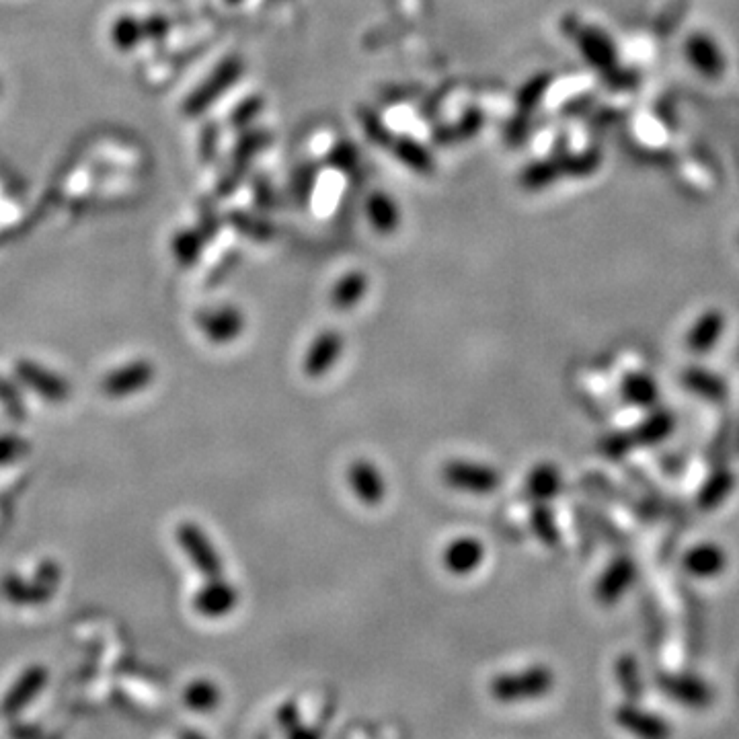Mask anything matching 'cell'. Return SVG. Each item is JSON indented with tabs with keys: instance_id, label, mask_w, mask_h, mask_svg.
Instances as JSON below:
<instances>
[{
	"instance_id": "3",
	"label": "cell",
	"mask_w": 739,
	"mask_h": 739,
	"mask_svg": "<svg viewBox=\"0 0 739 739\" xmlns=\"http://www.w3.org/2000/svg\"><path fill=\"white\" fill-rule=\"evenodd\" d=\"M442 481L460 493L491 495L501 487L503 477L491 464L469 458H452L442 466Z\"/></svg>"
},
{
	"instance_id": "4",
	"label": "cell",
	"mask_w": 739,
	"mask_h": 739,
	"mask_svg": "<svg viewBox=\"0 0 739 739\" xmlns=\"http://www.w3.org/2000/svg\"><path fill=\"white\" fill-rule=\"evenodd\" d=\"M175 540L193 569L202 573L206 579L224 575L222 555L200 524L189 520L181 522L175 530Z\"/></svg>"
},
{
	"instance_id": "18",
	"label": "cell",
	"mask_w": 739,
	"mask_h": 739,
	"mask_svg": "<svg viewBox=\"0 0 739 739\" xmlns=\"http://www.w3.org/2000/svg\"><path fill=\"white\" fill-rule=\"evenodd\" d=\"M183 703L193 713H214L222 705V688L208 678H198L185 686Z\"/></svg>"
},
{
	"instance_id": "6",
	"label": "cell",
	"mask_w": 739,
	"mask_h": 739,
	"mask_svg": "<svg viewBox=\"0 0 739 739\" xmlns=\"http://www.w3.org/2000/svg\"><path fill=\"white\" fill-rule=\"evenodd\" d=\"M241 602V592L235 583L220 577L206 579L204 586L193 594L191 606L204 618H224L237 610Z\"/></svg>"
},
{
	"instance_id": "9",
	"label": "cell",
	"mask_w": 739,
	"mask_h": 739,
	"mask_svg": "<svg viewBox=\"0 0 739 739\" xmlns=\"http://www.w3.org/2000/svg\"><path fill=\"white\" fill-rule=\"evenodd\" d=\"M343 349H345V341L339 331H323L306 349L304 360H302L304 374L310 380L323 378L337 366Z\"/></svg>"
},
{
	"instance_id": "1",
	"label": "cell",
	"mask_w": 739,
	"mask_h": 739,
	"mask_svg": "<svg viewBox=\"0 0 739 739\" xmlns=\"http://www.w3.org/2000/svg\"><path fill=\"white\" fill-rule=\"evenodd\" d=\"M569 31L581 56L586 58L590 68H594L602 76L606 85L620 91L633 89L637 85L635 74L622 66L616 42L612 40L610 33L596 25H583L579 21H573V27Z\"/></svg>"
},
{
	"instance_id": "2",
	"label": "cell",
	"mask_w": 739,
	"mask_h": 739,
	"mask_svg": "<svg viewBox=\"0 0 739 739\" xmlns=\"http://www.w3.org/2000/svg\"><path fill=\"white\" fill-rule=\"evenodd\" d=\"M553 688L555 672L542 664H534L518 672H503L489 682V694L503 705L542 698L551 694Z\"/></svg>"
},
{
	"instance_id": "22",
	"label": "cell",
	"mask_w": 739,
	"mask_h": 739,
	"mask_svg": "<svg viewBox=\"0 0 739 739\" xmlns=\"http://www.w3.org/2000/svg\"><path fill=\"white\" fill-rule=\"evenodd\" d=\"M672 430H674V417L670 413L657 411L639 425L635 442L637 444H657L661 440H666L672 434Z\"/></svg>"
},
{
	"instance_id": "20",
	"label": "cell",
	"mask_w": 739,
	"mask_h": 739,
	"mask_svg": "<svg viewBox=\"0 0 739 739\" xmlns=\"http://www.w3.org/2000/svg\"><path fill=\"white\" fill-rule=\"evenodd\" d=\"M664 688L670 696H674L680 703L692 705V707H703L709 703L711 690L705 682L696 678H684V676H672L664 680Z\"/></svg>"
},
{
	"instance_id": "11",
	"label": "cell",
	"mask_w": 739,
	"mask_h": 739,
	"mask_svg": "<svg viewBox=\"0 0 739 739\" xmlns=\"http://www.w3.org/2000/svg\"><path fill=\"white\" fill-rule=\"evenodd\" d=\"M15 374L19 376L23 384L33 388L37 395L50 403H62L68 399V393H70L68 384L58 374L50 372L48 368L40 366L37 362L19 360L15 364Z\"/></svg>"
},
{
	"instance_id": "16",
	"label": "cell",
	"mask_w": 739,
	"mask_h": 739,
	"mask_svg": "<svg viewBox=\"0 0 739 739\" xmlns=\"http://www.w3.org/2000/svg\"><path fill=\"white\" fill-rule=\"evenodd\" d=\"M684 569L698 579H711L725 571L727 567V555L717 544H698V547L690 549L682 559Z\"/></svg>"
},
{
	"instance_id": "14",
	"label": "cell",
	"mask_w": 739,
	"mask_h": 739,
	"mask_svg": "<svg viewBox=\"0 0 739 739\" xmlns=\"http://www.w3.org/2000/svg\"><path fill=\"white\" fill-rule=\"evenodd\" d=\"M725 323H727L725 315L719 308L705 310V313L692 323L686 335V347L692 354H698V356L711 352V349L717 345V341L723 337Z\"/></svg>"
},
{
	"instance_id": "5",
	"label": "cell",
	"mask_w": 739,
	"mask_h": 739,
	"mask_svg": "<svg viewBox=\"0 0 739 739\" xmlns=\"http://www.w3.org/2000/svg\"><path fill=\"white\" fill-rule=\"evenodd\" d=\"M686 64L707 81H719L727 70V58L715 37L707 31H692L682 44Z\"/></svg>"
},
{
	"instance_id": "17",
	"label": "cell",
	"mask_w": 739,
	"mask_h": 739,
	"mask_svg": "<svg viewBox=\"0 0 739 739\" xmlns=\"http://www.w3.org/2000/svg\"><path fill=\"white\" fill-rule=\"evenodd\" d=\"M563 489L561 471L553 462H540L530 471L526 479V493L534 503H547L557 497Z\"/></svg>"
},
{
	"instance_id": "28",
	"label": "cell",
	"mask_w": 739,
	"mask_h": 739,
	"mask_svg": "<svg viewBox=\"0 0 739 739\" xmlns=\"http://www.w3.org/2000/svg\"><path fill=\"white\" fill-rule=\"evenodd\" d=\"M29 444L13 434H5L0 436V466H5L17 458H21L23 454H27Z\"/></svg>"
},
{
	"instance_id": "10",
	"label": "cell",
	"mask_w": 739,
	"mask_h": 739,
	"mask_svg": "<svg viewBox=\"0 0 739 739\" xmlns=\"http://www.w3.org/2000/svg\"><path fill=\"white\" fill-rule=\"evenodd\" d=\"M487 549L477 536H456L442 553V563L448 573L456 577H469L485 563Z\"/></svg>"
},
{
	"instance_id": "27",
	"label": "cell",
	"mask_w": 739,
	"mask_h": 739,
	"mask_svg": "<svg viewBox=\"0 0 739 739\" xmlns=\"http://www.w3.org/2000/svg\"><path fill=\"white\" fill-rule=\"evenodd\" d=\"M364 292H366V280L364 276H352V278H345L335 294H333V304L337 308H352L356 306L362 298H364Z\"/></svg>"
},
{
	"instance_id": "12",
	"label": "cell",
	"mask_w": 739,
	"mask_h": 739,
	"mask_svg": "<svg viewBox=\"0 0 739 739\" xmlns=\"http://www.w3.org/2000/svg\"><path fill=\"white\" fill-rule=\"evenodd\" d=\"M46 682H48V670L44 666L27 668L5 694L3 703H0V713H3L5 717H13L19 711H23L31 700L44 690Z\"/></svg>"
},
{
	"instance_id": "24",
	"label": "cell",
	"mask_w": 739,
	"mask_h": 739,
	"mask_svg": "<svg viewBox=\"0 0 739 739\" xmlns=\"http://www.w3.org/2000/svg\"><path fill=\"white\" fill-rule=\"evenodd\" d=\"M618 721H620L622 727H627V729H631L633 733H639V735H649V737L668 735V727L664 725V721L653 717V715L635 711V709H622L620 715H618Z\"/></svg>"
},
{
	"instance_id": "25",
	"label": "cell",
	"mask_w": 739,
	"mask_h": 739,
	"mask_svg": "<svg viewBox=\"0 0 739 739\" xmlns=\"http://www.w3.org/2000/svg\"><path fill=\"white\" fill-rule=\"evenodd\" d=\"M731 489H733V475L729 471H721V473L713 475L705 483V487L700 489L698 501H700V505H703V508L713 510V508H717L721 501L727 499Z\"/></svg>"
},
{
	"instance_id": "21",
	"label": "cell",
	"mask_w": 739,
	"mask_h": 739,
	"mask_svg": "<svg viewBox=\"0 0 739 739\" xmlns=\"http://www.w3.org/2000/svg\"><path fill=\"white\" fill-rule=\"evenodd\" d=\"M3 594L15 604H42L52 596V592L42 588L37 581L27 583L17 575L3 579Z\"/></svg>"
},
{
	"instance_id": "8",
	"label": "cell",
	"mask_w": 739,
	"mask_h": 739,
	"mask_svg": "<svg viewBox=\"0 0 739 739\" xmlns=\"http://www.w3.org/2000/svg\"><path fill=\"white\" fill-rule=\"evenodd\" d=\"M347 485L352 489L354 497L368 505V508H376V505L384 503L388 495V483L384 479V473L380 466L370 462L368 458H358L347 469Z\"/></svg>"
},
{
	"instance_id": "29",
	"label": "cell",
	"mask_w": 739,
	"mask_h": 739,
	"mask_svg": "<svg viewBox=\"0 0 739 739\" xmlns=\"http://www.w3.org/2000/svg\"><path fill=\"white\" fill-rule=\"evenodd\" d=\"M0 401H3V403H17V395L13 391V386L5 380H0Z\"/></svg>"
},
{
	"instance_id": "23",
	"label": "cell",
	"mask_w": 739,
	"mask_h": 739,
	"mask_svg": "<svg viewBox=\"0 0 739 739\" xmlns=\"http://www.w3.org/2000/svg\"><path fill=\"white\" fill-rule=\"evenodd\" d=\"M530 526L532 532L536 534V538L547 544V547H557L559 544V528L555 522L553 512L549 510L547 503H534V510L530 514Z\"/></svg>"
},
{
	"instance_id": "26",
	"label": "cell",
	"mask_w": 739,
	"mask_h": 739,
	"mask_svg": "<svg viewBox=\"0 0 739 739\" xmlns=\"http://www.w3.org/2000/svg\"><path fill=\"white\" fill-rule=\"evenodd\" d=\"M684 384L694 391L696 395L705 397V399H723L725 397V384L703 370H688L684 374Z\"/></svg>"
},
{
	"instance_id": "13",
	"label": "cell",
	"mask_w": 739,
	"mask_h": 739,
	"mask_svg": "<svg viewBox=\"0 0 739 739\" xmlns=\"http://www.w3.org/2000/svg\"><path fill=\"white\" fill-rule=\"evenodd\" d=\"M637 577V567L631 559L620 557L602 573V577L596 583V596L604 604H612L620 600L629 592L633 581Z\"/></svg>"
},
{
	"instance_id": "7",
	"label": "cell",
	"mask_w": 739,
	"mask_h": 739,
	"mask_svg": "<svg viewBox=\"0 0 739 739\" xmlns=\"http://www.w3.org/2000/svg\"><path fill=\"white\" fill-rule=\"evenodd\" d=\"M154 378H157V368H154V364L148 360H136L118 370H111L103 378L101 388L111 399H126L144 391V388H148L154 382Z\"/></svg>"
},
{
	"instance_id": "15",
	"label": "cell",
	"mask_w": 739,
	"mask_h": 739,
	"mask_svg": "<svg viewBox=\"0 0 739 739\" xmlns=\"http://www.w3.org/2000/svg\"><path fill=\"white\" fill-rule=\"evenodd\" d=\"M202 333L216 345H226L241 337L245 319L237 308H218L200 319Z\"/></svg>"
},
{
	"instance_id": "19",
	"label": "cell",
	"mask_w": 739,
	"mask_h": 739,
	"mask_svg": "<svg viewBox=\"0 0 739 739\" xmlns=\"http://www.w3.org/2000/svg\"><path fill=\"white\" fill-rule=\"evenodd\" d=\"M620 393H622V399H625L629 405L645 409V407L655 405L659 397V386L649 374L635 372V374L625 376V380H622Z\"/></svg>"
}]
</instances>
